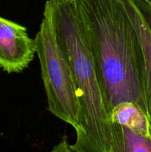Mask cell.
<instances>
[{"label": "cell", "mask_w": 151, "mask_h": 152, "mask_svg": "<svg viewBox=\"0 0 151 152\" xmlns=\"http://www.w3.org/2000/svg\"><path fill=\"white\" fill-rule=\"evenodd\" d=\"M48 16L56 42L72 74L79 104L78 129L72 146L76 152H109L112 140L96 69L74 1L47 0Z\"/></svg>", "instance_id": "7a4b0ae2"}, {"label": "cell", "mask_w": 151, "mask_h": 152, "mask_svg": "<svg viewBox=\"0 0 151 152\" xmlns=\"http://www.w3.org/2000/svg\"><path fill=\"white\" fill-rule=\"evenodd\" d=\"M110 120L111 123H118L142 136L151 139L147 115L133 102H124L117 105L113 109Z\"/></svg>", "instance_id": "8992f818"}, {"label": "cell", "mask_w": 151, "mask_h": 152, "mask_svg": "<svg viewBox=\"0 0 151 152\" xmlns=\"http://www.w3.org/2000/svg\"><path fill=\"white\" fill-rule=\"evenodd\" d=\"M63 1H74V0H63Z\"/></svg>", "instance_id": "30bf717a"}, {"label": "cell", "mask_w": 151, "mask_h": 152, "mask_svg": "<svg viewBox=\"0 0 151 152\" xmlns=\"http://www.w3.org/2000/svg\"><path fill=\"white\" fill-rule=\"evenodd\" d=\"M75 4L109 119L124 102L147 114L143 53L125 0H75Z\"/></svg>", "instance_id": "6da1fadb"}, {"label": "cell", "mask_w": 151, "mask_h": 152, "mask_svg": "<svg viewBox=\"0 0 151 152\" xmlns=\"http://www.w3.org/2000/svg\"><path fill=\"white\" fill-rule=\"evenodd\" d=\"M49 152H76L73 148L72 145L68 142V138L66 137H62L59 143L56 144Z\"/></svg>", "instance_id": "ba28073f"}, {"label": "cell", "mask_w": 151, "mask_h": 152, "mask_svg": "<svg viewBox=\"0 0 151 152\" xmlns=\"http://www.w3.org/2000/svg\"><path fill=\"white\" fill-rule=\"evenodd\" d=\"M144 1H147V2L150 3V4H151V0H144Z\"/></svg>", "instance_id": "9c48e42d"}, {"label": "cell", "mask_w": 151, "mask_h": 152, "mask_svg": "<svg viewBox=\"0 0 151 152\" xmlns=\"http://www.w3.org/2000/svg\"><path fill=\"white\" fill-rule=\"evenodd\" d=\"M125 6L142 46L145 102L151 132V4L144 0H125Z\"/></svg>", "instance_id": "5b68a950"}, {"label": "cell", "mask_w": 151, "mask_h": 152, "mask_svg": "<svg viewBox=\"0 0 151 152\" xmlns=\"http://www.w3.org/2000/svg\"><path fill=\"white\" fill-rule=\"evenodd\" d=\"M35 53V41L26 28L0 16V67L9 74L22 72Z\"/></svg>", "instance_id": "277c9868"}, {"label": "cell", "mask_w": 151, "mask_h": 152, "mask_svg": "<svg viewBox=\"0 0 151 152\" xmlns=\"http://www.w3.org/2000/svg\"><path fill=\"white\" fill-rule=\"evenodd\" d=\"M40 29L34 39L41 65V78L51 114L78 129L80 108L69 65L59 48L51 22L43 13Z\"/></svg>", "instance_id": "3957f363"}, {"label": "cell", "mask_w": 151, "mask_h": 152, "mask_svg": "<svg viewBox=\"0 0 151 152\" xmlns=\"http://www.w3.org/2000/svg\"><path fill=\"white\" fill-rule=\"evenodd\" d=\"M112 140L109 152H151V139L112 123Z\"/></svg>", "instance_id": "52a82bcc"}]
</instances>
